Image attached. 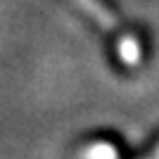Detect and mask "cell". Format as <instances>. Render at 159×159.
Masks as SVG:
<instances>
[{
    "instance_id": "1",
    "label": "cell",
    "mask_w": 159,
    "mask_h": 159,
    "mask_svg": "<svg viewBox=\"0 0 159 159\" xmlns=\"http://www.w3.org/2000/svg\"><path fill=\"white\" fill-rule=\"evenodd\" d=\"M74 2H76L79 7H83V12H88L95 21H100V24H102L107 31L116 29V19L112 17V12H109V10H105V7L100 5L98 0H74Z\"/></svg>"
},
{
    "instance_id": "2",
    "label": "cell",
    "mask_w": 159,
    "mask_h": 159,
    "mask_svg": "<svg viewBox=\"0 0 159 159\" xmlns=\"http://www.w3.org/2000/svg\"><path fill=\"white\" fill-rule=\"evenodd\" d=\"M116 50H119L121 60L126 62V64L133 66V64H138V62H140V43L133 38V36H124Z\"/></svg>"
},
{
    "instance_id": "3",
    "label": "cell",
    "mask_w": 159,
    "mask_h": 159,
    "mask_svg": "<svg viewBox=\"0 0 159 159\" xmlns=\"http://www.w3.org/2000/svg\"><path fill=\"white\" fill-rule=\"evenodd\" d=\"M114 154L116 152H114V147L109 143H95L81 154V159H116Z\"/></svg>"
},
{
    "instance_id": "4",
    "label": "cell",
    "mask_w": 159,
    "mask_h": 159,
    "mask_svg": "<svg viewBox=\"0 0 159 159\" xmlns=\"http://www.w3.org/2000/svg\"><path fill=\"white\" fill-rule=\"evenodd\" d=\"M150 159H159V150H157V152H154V154H152Z\"/></svg>"
}]
</instances>
